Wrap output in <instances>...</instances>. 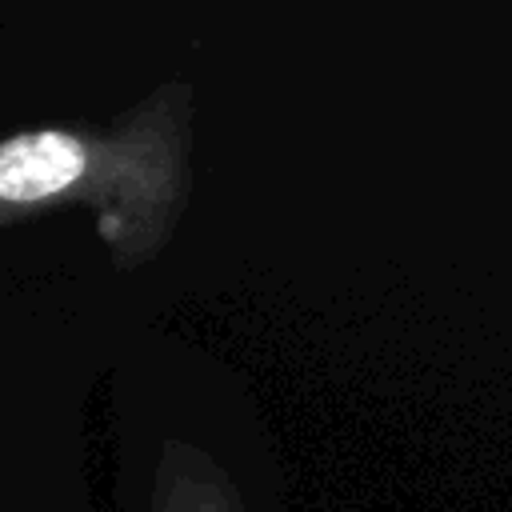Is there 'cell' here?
<instances>
[{
  "mask_svg": "<svg viewBox=\"0 0 512 512\" xmlns=\"http://www.w3.org/2000/svg\"><path fill=\"white\" fill-rule=\"evenodd\" d=\"M88 156L84 144L68 132L44 128V132H24L0 144V200L12 204H32L44 200L72 180H80Z\"/></svg>",
  "mask_w": 512,
  "mask_h": 512,
  "instance_id": "6da1fadb",
  "label": "cell"
}]
</instances>
